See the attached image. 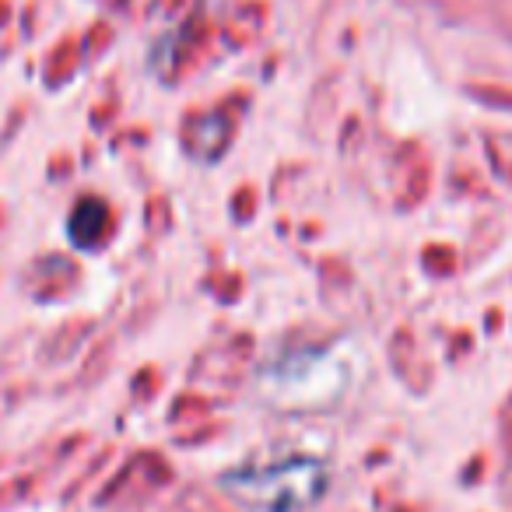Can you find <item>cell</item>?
<instances>
[{"label": "cell", "mask_w": 512, "mask_h": 512, "mask_svg": "<svg viewBox=\"0 0 512 512\" xmlns=\"http://www.w3.org/2000/svg\"><path fill=\"white\" fill-rule=\"evenodd\" d=\"M225 491L256 512H299L320 502L327 491V467L313 456L271 463V467H242L221 477Z\"/></svg>", "instance_id": "cell-1"}, {"label": "cell", "mask_w": 512, "mask_h": 512, "mask_svg": "<svg viewBox=\"0 0 512 512\" xmlns=\"http://www.w3.org/2000/svg\"><path fill=\"white\" fill-rule=\"evenodd\" d=\"M109 225V211L102 200H81L78 211L71 214V239L74 246H99Z\"/></svg>", "instance_id": "cell-2"}]
</instances>
